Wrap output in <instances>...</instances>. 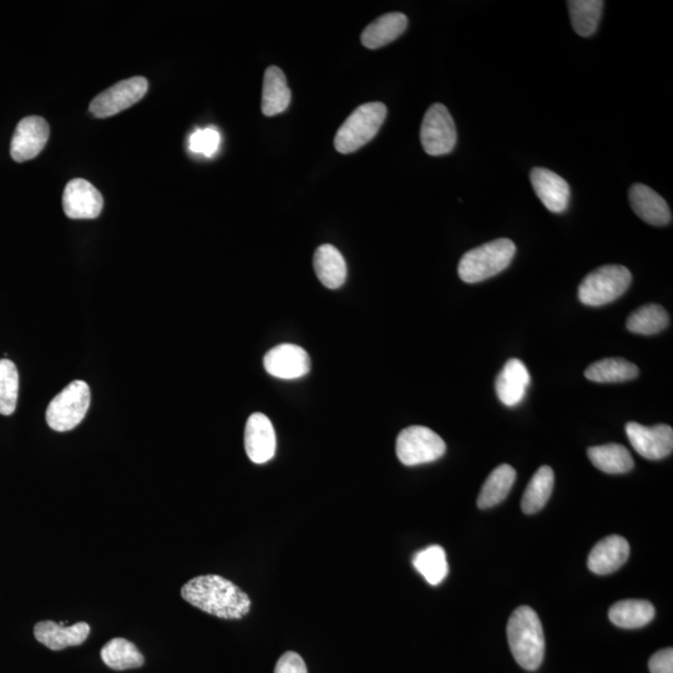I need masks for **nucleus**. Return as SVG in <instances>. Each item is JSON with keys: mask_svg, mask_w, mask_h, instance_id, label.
<instances>
[{"mask_svg": "<svg viewBox=\"0 0 673 673\" xmlns=\"http://www.w3.org/2000/svg\"><path fill=\"white\" fill-rule=\"evenodd\" d=\"M181 596L196 609L219 619L240 620L251 609L249 595L219 575H202L191 579L182 586Z\"/></svg>", "mask_w": 673, "mask_h": 673, "instance_id": "nucleus-1", "label": "nucleus"}, {"mask_svg": "<svg viewBox=\"0 0 673 673\" xmlns=\"http://www.w3.org/2000/svg\"><path fill=\"white\" fill-rule=\"evenodd\" d=\"M506 634L515 661L524 670H538L545 657V635L538 614L529 606L518 607L510 616Z\"/></svg>", "mask_w": 673, "mask_h": 673, "instance_id": "nucleus-2", "label": "nucleus"}, {"mask_svg": "<svg viewBox=\"0 0 673 673\" xmlns=\"http://www.w3.org/2000/svg\"><path fill=\"white\" fill-rule=\"evenodd\" d=\"M516 246L509 239H499L465 253L459 262V277L467 283H478L497 276L508 268Z\"/></svg>", "mask_w": 673, "mask_h": 673, "instance_id": "nucleus-3", "label": "nucleus"}, {"mask_svg": "<svg viewBox=\"0 0 673 673\" xmlns=\"http://www.w3.org/2000/svg\"><path fill=\"white\" fill-rule=\"evenodd\" d=\"M387 108L382 103H368L359 106L336 134L335 148L338 153L352 154L367 145L386 120Z\"/></svg>", "mask_w": 673, "mask_h": 673, "instance_id": "nucleus-4", "label": "nucleus"}, {"mask_svg": "<svg viewBox=\"0 0 673 673\" xmlns=\"http://www.w3.org/2000/svg\"><path fill=\"white\" fill-rule=\"evenodd\" d=\"M631 281L629 268L621 265L602 266L589 273L581 282L579 300L590 307L609 305L629 290Z\"/></svg>", "mask_w": 673, "mask_h": 673, "instance_id": "nucleus-5", "label": "nucleus"}, {"mask_svg": "<svg viewBox=\"0 0 673 673\" xmlns=\"http://www.w3.org/2000/svg\"><path fill=\"white\" fill-rule=\"evenodd\" d=\"M90 388L83 381H74L53 398L47 409V423L55 432L77 428L89 411Z\"/></svg>", "mask_w": 673, "mask_h": 673, "instance_id": "nucleus-6", "label": "nucleus"}, {"mask_svg": "<svg viewBox=\"0 0 673 673\" xmlns=\"http://www.w3.org/2000/svg\"><path fill=\"white\" fill-rule=\"evenodd\" d=\"M445 450L444 440L422 425L403 429L397 438V457L407 467L435 462L443 457Z\"/></svg>", "mask_w": 673, "mask_h": 673, "instance_id": "nucleus-7", "label": "nucleus"}, {"mask_svg": "<svg viewBox=\"0 0 673 673\" xmlns=\"http://www.w3.org/2000/svg\"><path fill=\"white\" fill-rule=\"evenodd\" d=\"M421 141L425 153L430 156L447 155L455 148L457 128L452 115L443 104H434L425 113Z\"/></svg>", "mask_w": 673, "mask_h": 673, "instance_id": "nucleus-8", "label": "nucleus"}, {"mask_svg": "<svg viewBox=\"0 0 673 673\" xmlns=\"http://www.w3.org/2000/svg\"><path fill=\"white\" fill-rule=\"evenodd\" d=\"M148 89V80L143 77L123 80L96 96L90 103V113L95 118H110L139 103L148 93Z\"/></svg>", "mask_w": 673, "mask_h": 673, "instance_id": "nucleus-9", "label": "nucleus"}, {"mask_svg": "<svg viewBox=\"0 0 673 673\" xmlns=\"http://www.w3.org/2000/svg\"><path fill=\"white\" fill-rule=\"evenodd\" d=\"M626 434L632 447L646 459L660 460L672 453L673 430L670 425L659 424L655 427L631 422L626 424Z\"/></svg>", "mask_w": 673, "mask_h": 673, "instance_id": "nucleus-10", "label": "nucleus"}, {"mask_svg": "<svg viewBox=\"0 0 673 673\" xmlns=\"http://www.w3.org/2000/svg\"><path fill=\"white\" fill-rule=\"evenodd\" d=\"M49 134L50 128L45 119L40 116L24 118L14 131L10 156L17 163L37 158L47 145Z\"/></svg>", "mask_w": 673, "mask_h": 673, "instance_id": "nucleus-11", "label": "nucleus"}, {"mask_svg": "<svg viewBox=\"0 0 673 673\" xmlns=\"http://www.w3.org/2000/svg\"><path fill=\"white\" fill-rule=\"evenodd\" d=\"M104 199L89 181L74 179L65 187L63 209L73 220H93L103 211Z\"/></svg>", "mask_w": 673, "mask_h": 673, "instance_id": "nucleus-12", "label": "nucleus"}, {"mask_svg": "<svg viewBox=\"0 0 673 673\" xmlns=\"http://www.w3.org/2000/svg\"><path fill=\"white\" fill-rule=\"evenodd\" d=\"M267 373L280 379H297L311 369V359L305 349L296 344H280L267 352L263 359Z\"/></svg>", "mask_w": 673, "mask_h": 673, "instance_id": "nucleus-13", "label": "nucleus"}, {"mask_svg": "<svg viewBox=\"0 0 673 673\" xmlns=\"http://www.w3.org/2000/svg\"><path fill=\"white\" fill-rule=\"evenodd\" d=\"M245 449L247 457L256 464H265L275 457L276 433L265 414L253 413L247 421Z\"/></svg>", "mask_w": 673, "mask_h": 673, "instance_id": "nucleus-14", "label": "nucleus"}, {"mask_svg": "<svg viewBox=\"0 0 673 673\" xmlns=\"http://www.w3.org/2000/svg\"><path fill=\"white\" fill-rule=\"evenodd\" d=\"M530 180L536 196L546 209L554 214H561L568 209L570 186L563 177L549 169L535 168L531 171Z\"/></svg>", "mask_w": 673, "mask_h": 673, "instance_id": "nucleus-15", "label": "nucleus"}, {"mask_svg": "<svg viewBox=\"0 0 673 673\" xmlns=\"http://www.w3.org/2000/svg\"><path fill=\"white\" fill-rule=\"evenodd\" d=\"M90 635V626L86 622L65 626L64 622L40 621L34 626V636L40 644L52 651H62L70 646L84 644Z\"/></svg>", "mask_w": 673, "mask_h": 673, "instance_id": "nucleus-16", "label": "nucleus"}, {"mask_svg": "<svg viewBox=\"0 0 673 673\" xmlns=\"http://www.w3.org/2000/svg\"><path fill=\"white\" fill-rule=\"evenodd\" d=\"M629 556V541L620 535H610L591 550L588 566L596 575H609L619 570L629 560Z\"/></svg>", "mask_w": 673, "mask_h": 673, "instance_id": "nucleus-17", "label": "nucleus"}, {"mask_svg": "<svg viewBox=\"0 0 673 673\" xmlns=\"http://www.w3.org/2000/svg\"><path fill=\"white\" fill-rule=\"evenodd\" d=\"M630 204L641 220L652 226H666L672 221V212L664 197L651 187L635 184L630 189Z\"/></svg>", "mask_w": 673, "mask_h": 673, "instance_id": "nucleus-18", "label": "nucleus"}, {"mask_svg": "<svg viewBox=\"0 0 673 673\" xmlns=\"http://www.w3.org/2000/svg\"><path fill=\"white\" fill-rule=\"evenodd\" d=\"M530 384V373L520 359H509L499 373L495 389L499 401L506 407L518 406L526 396Z\"/></svg>", "mask_w": 673, "mask_h": 673, "instance_id": "nucleus-19", "label": "nucleus"}, {"mask_svg": "<svg viewBox=\"0 0 673 673\" xmlns=\"http://www.w3.org/2000/svg\"><path fill=\"white\" fill-rule=\"evenodd\" d=\"M408 27V19L403 13H388L374 20L362 33V44L368 49L386 47L401 37Z\"/></svg>", "mask_w": 673, "mask_h": 673, "instance_id": "nucleus-20", "label": "nucleus"}, {"mask_svg": "<svg viewBox=\"0 0 673 673\" xmlns=\"http://www.w3.org/2000/svg\"><path fill=\"white\" fill-rule=\"evenodd\" d=\"M316 275L322 285L337 290L341 287L347 278L346 261L335 246L322 245L318 247L315 258H313Z\"/></svg>", "mask_w": 673, "mask_h": 673, "instance_id": "nucleus-21", "label": "nucleus"}, {"mask_svg": "<svg viewBox=\"0 0 673 673\" xmlns=\"http://www.w3.org/2000/svg\"><path fill=\"white\" fill-rule=\"evenodd\" d=\"M290 103L291 90L288 88L285 74L280 68H268L263 79L262 113L266 116L281 114Z\"/></svg>", "mask_w": 673, "mask_h": 673, "instance_id": "nucleus-22", "label": "nucleus"}, {"mask_svg": "<svg viewBox=\"0 0 673 673\" xmlns=\"http://www.w3.org/2000/svg\"><path fill=\"white\" fill-rule=\"evenodd\" d=\"M655 615V606L646 600L619 601L609 611L612 624L621 629H640L649 625Z\"/></svg>", "mask_w": 673, "mask_h": 673, "instance_id": "nucleus-23", "label": "nucleus"}, {"mask_svg": "<svg viewBox=\"0 0 673 673\" xmlns=\"http://www.w3.org/2000/svg\"><path fill=\"white\" fill-rule=\"evenodd\" d=\"M591 463L607 474H625L634 468L629 450L621 444H605L588 449Z\"/></svg>", "mask_w": 673, "mask_h": 673, "instance_id": "nucleus-24", "label": "nucleus"}, {"mask_svg": "<svg viewBox=\"0 0 673 673\" xmlns=\"http://www.w3.org/2000/svg\"><path fill=\"white\" fill-rule=\"evenodd\" d=\"M516 480V472L508 464L499 465L495 468L488 479L485 480L478 497L480 509H489L503 502L508 497Z\"/></svg>", "mask_w": 673, "mask_h": 673, "instance_id": "nucleus-25", "label": "nucleus"}, {"mask_svg": "<svg viewBox=\"0 0 673 673\" xmlns=\"http://www.w3.org/2000/svg\"><path fill=\"white\" fill-rule=\"evenodd\" d=\"M100 655L104 664L115 671L139 669L145 664L144 656L138 647L121 637H115L105 644Z\"/></svg>", "mask_w": 673, "mask_h": 673, "instance_id": "nucleus-26", "label": "nucleus"}, {"mask_svg": "<svg viewBox=\"0 0 673 673\" xmlns=\"http://www.w3.org/2000/svg\"><path fill=\"white\" fill-rule=\"evenodd\" d=\"M640 369L636 364L622 358H606L592 363L586 369L585 377L596 383H622L639 377Z\"/></svg>", "mask_w": 673, "mask_h": 673, "instance_id": "nucleus-27", "label": "nucleus"}, {"mask_svg": "<svg viewBox=\"0 0 673 673\" xmlns=\"http://www.w3.org/2000/svg\"><path fill=\"white\" fill-rule=\"evenodd\" d=\"M555 475L553 469L544 465L531 478L528 487H526L521 500V509L525 514L531 515L538 513L549 502L551 493H553Z\"/></svg>", "mask_w": 673, "mask_h": 673, "instance_id": "nucleus-28", "label": "nucleus"}, {"mask_svg": "<svg viewBox=\"0 0 673 673\" xmlns=\"http://www.w3.org/2000/svg\"><path fill=\"white\" fill-rule=\"evenodd\" d=\"M670 325V316L660 305H645L632 312L627 318L626 327L632 333L642 336H654L666 330Z\"/></svg>", "mask_w": 673, "mask_h": 673, "instance_id": "nucleus-29", "label": "nucleus"}, {"mask_svg": "<svg viewBox=\"0 0 673 673\" xmlns=\"http://www.w3.org/2000/svg\"><path fill=\"white\" fill-rule=\"evenodd\" d=\"M413 565L418 573L433 586L442 583L449 573L447 554L439 545L429 546V548L419 551L414 555Z\"/></svg>", "mask_w": 673, "mask_h": 673, "instance_id": "nucleus-30", "label": "nucleus"}, {"mask_svg": "<svg viewBox=\"0 0 673 673\" xmlns=\"http://www.w3.org/2000/svg\"><path fill=\"white\" fill-rule=\"evenodd\" d=\"M568 7L575 32L584 38L591 37L599 25L604 2L601 0H570Z\"/></svg>", "mask_w": 673, "mask_h": 673, "instance_id": "nucleus-31", "label": "nucleus"}, {"mask_svg": "<svg viewBox=\"0 0 673 673\" xmlns=\"http://www.w3.org/2000/svg\"><path fill=\"white\" fill-rule=\"evenodd\" d=\"M19 373L9 359H0V414L12 416L17 409Z\"/></svg>", "mask_w": 673, "mask_h": 673, "instance_id": "nucleus-32", "label": "nucleus"}, {"mask_svg": "<svg viewBox=\"0 0 673 673\" xmlns=\"http://www.w3.org/2000/svg\"><path fill=\"white\" fill-rule=\"evenodd\" d=\"M221 143V136L219 131L214 128L197 129L194 134L190 136L189 148L194 154L207 156L215 155L219 150Z\"/></svg>", "mask_w": 673, "mask_h": 673, "instance_id": "nucleus-33", "label": "nucleus"}, {"mask_svg": "<svg viewBox=\"0 0 673 673\" xmlns=\"http://www.w3.org/2000/svg\"><path fill=\"white\" fill-rule=\"evenodd\" d=\"M275 673H308V671L302 657L290 651L278 660Z\"/></svg>", "mask_w": 673, "mask_h": 673, "instance_id": "nucleus-34", "label": "nucleus"}, {"mask_svg": "<svg viewBox=\"0 0 673 673\" xmlns=\"http://www.w3.org/2000/svg\"><path fill=\"white\" fill-rule=\"evenodd\" d=\"M649 669L651 673H673V650L656 652L650 659Z\"/></svg>", "mask_w": 673, "mask_h": 673, "instance_id": "nucleus-35", "label": "nucleus"}]
</instances>
